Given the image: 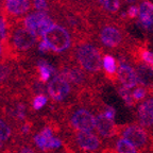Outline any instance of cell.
Here are the masks:
<instances>
[{
	"label": "cell",
	"instance_id": "obj_15",
	"mask_svg": "<svg viewBox=\"0 0 153 153\" xmlns=\"http://www.w3.org/2000/svg\"><path fill=\"white\" fill-rule=\"evenodd\" d=\"M15 136H16V131L13 128V126L3 117L2 115H0V139L3 143H7V145H9Z\"/></svg>",
	"mask_w": 153,
	"mask_h": 153
},
{
	"label": "cell",
	"instance_id": "obj_25",
	"mask_svg": "<svg viewBox=\"0 0 153 153\" xmlns=\"http://www.w3.org/2000/svg\"><path fill=\"white\" fill-rule=\"evenodd\" d=\"M103 114L105 115V117L108 118L111 120L115 119V116H116V110H115L113 106H110V105H106L105 108L103 110Z\"/></svg>",
	"mask_w": 153,
	"mask_h": 153
},
{
	"label": "cell",
	"instance_id": "obj_12",
	"mask_svg": "<svg viewBox=\"0 0 153 153\" xmlns=\"http://www.w3.org/2000/svg\"><path fill=\"white\" fill-rule=\"evenodd\" d=\"M139 22L143 29L153 32V3L148 0L139 5Z\"/></svg>",
	"mask_w": 153,
	"mask_h": 153
},
{
	"label": "cell",
	"instance_id": "obj_9",
	"mask_svg": "<svg viewBox=\"0 0 153 153\" xmlns=\"http://www.w3.org/2000/svg\"><path fill=\"white\" fill-rule=\"evenodd\" d=\"M61 76H63L65 79H67L70 82V84L78 86V87H83L87 84L86 74L82 71L80 68L74 66H64L61 69Z\"/></svg>",
	"mask_w": 153,
	"mask_h": 153
},
{
	"label": "cell",
	"instance_id": "obj_21",
	"mask_svg": "<svg viewBox=\"0 0 153 153\" xmlns=\"http://www.w3.org/2000/svg\"><path fill=\"white\" fill-rule=\"evenodd\" d=\"M47 103H48V98L45 95H37L32 98L31 102H30V106H31V110L33 112H38Z\"/></svg>",
	"mask_w": 153,
	"mask_h": 153
},
{
	"label": "cell",
	"instance_id": "obj_34",
	"mask_svg": "<svg viewBox=\"0 0 153 153\" xmlns=\"http://www.w3.org/2000/svg\"><path fill=\"white\" fill-rule=\"evenodd\" d=\"M0 54H1V45H0Z\"/></svg>",
	"mask_w": 153,
	"mask_h": 153
},
{
	"label": "cell",
	"instance_id": "obj_16",
	"mask_svg": "<svg viewBox=\"0 0 153 153\" xmlns=\"http://www.w3.org/2000/svg\"><path fill=\"white\" fill-rule=\"evenodd\" d=\"M102 66L108 79H111L112 81H116V79H117V69H118L116 59L113 55L105 54L102 59Z\"/></svg>",
	"mask_w": 153,
	"mask_h": 153
},
{
	"label": "cell",
	"instance_id": "obj_32",
	"mask_svg": "<svg viewBox=\"0 0 153 153\" xmlns=\"http://www.w3.org/2000/svg\"><path fill=\"white\" fill-rule=\"evenodd\" d=\"M39 153H43V152H41V151H39ZM49 153H57V150L56 151H53V152H49ZM59 153H65V152H64V150H62L61 152L59 151Z\"/></svg>",
	"mask_w": 153,
	"mask_h": 153
},
{
	"label": "cell",
	"instance_id": "obj_27",
	"mask_svg": "<svg viewBox=\"0 0 153 153\" xmlns=\"http://www.w3.org/2000/svg\"><path fill=\"white\" fill-rule=\"evenodd\" d=\"M34 7L38 11L44 12V10L47 9V2L46 0H34Z\"/></svg>",
	"mask_w": 153,
	"mask_h": 153
},
{
	"label": "cell",
	"instance_id": "obj_7",
	"mask_svg": "<svg viewBox=\"0 0 153 153\" xmlns=\"http://www.w3.org/2000/svg\"><path fill=\"white\" fill-rule=\"evenodd\" d=\"M117 80L126 88H134L138 85L136 71L124 59H119L117 69Z\"/></svg>",
	"mask_w": 153,
	"mask_h": 153
},
{
	"label": "cell",
	"instance_id": "obj_18",
	"mask_svg": "<svg viewBox=\"0 0 153 153\" xmlns=\"http://www.w3.org/2000/svg\"><path fill=\"white\" fill-rule=\"evenodd\" d=\"M37 71H38V80L42 83H46L50 79L52 74L55 71L54 68L46 61H39L37 64Z\"/></svg>",
	"mask_w": 153,
	"mask_h": 153
},
{
	"label": "cell",
	"instance_id": "obj_2",
	"mask_svg": "<svg viewBox=\"0 0 153 153\" xmlns=\"http://www.w3.org/2000/svg\"><path fill=\"white\" fill-rule=\"evenodd\" d=\"M43 41H45L50 50L54 52H64L71 45L69 32L60 25H53L43 35Z\"/></svg>",
	"mask_w": 153,
	"mask_h": 153
},
{
	"label": "cell",
	"instance_id": "obj_33",
	"mask_svg": "<svg viewBox=\"0 0 153 153\" xmlns=\"http://www.w3.org/2000/svg\"><path fill=\"white\" fill-rule=\"evenodd\" d=\"M126 2H135V1H137V0H124Z\"/></svg>",
	"mask_w": 153,
	"mask_h": 153
},
{
	"label": "cell",
	"instance_id": "obj_30",
	"mask_svg": "<svg viewBox=\"0 0 153 153\" xmlns=\"http://www.w3.org/2000/svg\"><path fill=\"white\" fill-rule=\"evenodd\" d=\"M7 143H3V141L1 140V139H0V152L4 151L5 149H7Z\"/></svg>",
	"mask_w": 153,
	"mask_h": 153
},
{
	"label": "cell",
	"instance_id": "obj_26",
	"mask_svg": "<svg viewBox=\"0 0 153 153\" xmlns=\"http://www.w3.org/2000/svg\"><path fill=\"white\" fill-rule=\"evenodd\" d=\"M127 15L129 18H135V17L139 16V7L136 5H131L128 10Z\"/></svg>",
	"mask_w": 153,
	"mask_h": 153
},
{
	"label": "cell",
	"instance_id": "obj_35",
	"mask_svg": "<svg viewBox=\"0 0 153 153\" xmlns=\"http://www.w3.org/2000/svg\"><path fill=\"white\" fill-rule=\"evenodd\" d=\"M9 1H14V0H7V2H9Z\"/></svg>",
	"mask_w": 153,
	"mask_h": 153
},
{
	"label": "cell",
	"instance_id": "obj_1",
	"mask_svg": "<svg viewBox=\"0 0 153 153\" xmlns=\"http://www.w3.org/2000/svg\"><path fill=\"white\" fill-rule=\"evenodd\" d=\"M76 59L80 66L89 74H98L102 66L101 53L94 45L83 43L78 46L76 50Z\"/></svg>",
	"mask_w": 153,
	"mask_h": 153
},
{
	"label": "cell",
	"instance_id": "obj_4",
	"mask_svg": "<svg viewBox=\"0 0 153 153\" xmlns=\"http://www.w3.org/2000/svg\"><path fill=\"white\" fill-rule=\"evenodd\" d=\"M24 22L25 28L27 30H29L35 36H42V37L53 25H55L52 22V19L48 16L47 13L42 12V11H37V12L29 14L25 18Z\"/></svg>",
	"mask_w": 153,
	"mask_h": 153
},
{
	"label": "cell",
	"instance_id": "obj_28",
	"mask_svg": "<svg viewBox=\"0 0 153 153\" xmlns=\"http://www.w3.org/2000/svg\"><path fill=\"white\" fill-rule=\"evenodd\" d=\"M0 37H7V25H5L4 19L2 17H0Z\"/></svg>",
	"mask_w": 153,
	"mask_h": 153
},
{
	"label": "cell",
	"instance_id": "obj_5",
	"mask_svg": "<svg viewBox=\"0 0 153 153\" xmlns=\"http://www.w3.org/2000/svg\"><path fill=\"white\" fill-rule=\"evenodd\" d=\"M99 38L103 46L108 48H118L124 44V36L122 30L116 25H104L99 31Z\"/></svg>",
	"mask_w": 153,
	"mask_h": 153
},
{
	"label": "cell",
	"instance_id": "obj_8",
	"mask_svg": "<svg viewBox=\"0 0 153 153\" xmlns=\"http://www.w3.org/2000/svg\"><path fill=\"white\" fill-rule=\"evenodd\" d=\"M96 130L103 138H112L119 133V129L114 123V120L105 117L103 112H99L96 115Z\"/></svg>",
	"mask_w": 153,
	"mask_h": 153
},
{
	"label": "cell",
	"instance_id": "obj_3",
	"mask_svg": "<svg viewBox=\"0 0 153 153\" xmlns=\"http://www.w3.org/2000/svg\"><path fill=\"white\" fill-rule=\"evenodd\" d=\"M47 93L52 103L65 104L66 100L71 94V84L61 74H57L49 82L47 86Z\"/></svg>",
	"mask_w": 153,
	"mask_h": 153
},
{
	"label": "cell",
	"instance_id": "obj_14",
	"mask_svg": "<svg viewBox=\"0 0 153 153\" xmlns=\"http://www.w3.org/2000/svg\"><path fill=\"white\" fill-rule=\"evenodd\" d=\"M7 146L12 149L13 153H39L32 139H25L15 136Z\"/></svg>",
	"mask_w": 153,
	"mask_h": 153
},
{
	"label": "cell",
	"instance_id": "obj_10",
	"mask_svg": "<svg viewBox=\"0 0 153 153\" xmlns=\"http://www.w3.org/2000/svg\"><path fill=\"white\" fill-rule=\"evenodd\" d=\"M35 38L36 36L33 33L25 29H18L14 32V38H13V42H14V46L16 47V49L18 50H28L35 43Z\"/></svg>",
	"mask_w": 153,
	"mask_h": 153
},
{
	"label": "cell",
	"instance_id": "obj_19",
	"mask_svg": "<svg viewBox=\"0 0 153 153\" xmlns=\"http://www.w3.org/2000/svg\"><path fill=\"white\" fill-rule=\"evenodd\" d=\"M116 152L117 153H137V148L134 145H132L130 141L124 138H118L116 140Z\"/></svg>",
	"mask_w": 153,
	"mask_h": 153
},
{
	"label": "cell",
	"instance_id": "obj_36",
	"mask_svg": "<svg viewBox=\"0 0 153 153\" xmlns=\"http://www.w3.org/2000/svg\"><path fill=\"white\" fill-rule=\"evenodd\" d=\"M0 153H1V152H0Z\"/></svg>",
	"mask_w": 153,
	"mask_h": 153
},
{
	"label": "cell",
	"instance_id": "obj_20",
	"mask_svg": "<svg viewBox=\"0 0 153 153\" xmlns=\"http://www.w3.org/2000/svg\"><path fill=\"white\" fill-rule=\"evenodd\" d=\"M97 1L100 7L108 13L115 14L120 9V0H97Z\"/></svg>",
	"mask_w": 153,
	"mask_h": 153
},
{
	"label": "cell",
	"instance_id": "obj_23",
	"mask_svg": "<svg viewBox=\"0 0 153 153\" xmlns=\"http://www.w3.org/2000/svg\"><path fill=\"white\" fill-rule=\"evenodd\" d=\"M138 53V57L140 59V61L143 63H145L148 66L153 67V52L152 51H149L148 49H145V48H139L137 50Z\"/></svg>",
	"mask_w": 153,
	"mask_h": 153
},
{
	"label": "cell",
	"instance_id": "obj_22",
	"mask_svg": "<svg viewBox=\"0 0 153 153\" xmlns=\"http://www.w3.org/2000/svg\"><path fill=\"white\" fill-rule=\"evenodd\" d=\"M118 93H119V96L121 97L122 100L124 101V103H126L128 106H130V108L134 106L135 101H134L133 96H132V91H130L129 88H126L123 86H120L119 88H118Z\"/></svg>",
	"mask_w": 153,
	"mask_h": 153
},
{
	"label": "cell",
	"instance_id": "obj_29",
	"mask_svg": "<svg viewBox=\"0 0 153 153\" xmlns=\"http://www.w3.org/2000/svg\"><path fill=\"white\" fill-rule=\"evenodd\" d=\"M38 50L41 51V52H47V51L50 50V48H49V46H48V44L46 43L45 41H42L39 42V44H38Z\"/></svg>",
	"mask_w": 153,
	"mask_h": 153
},
{
	"label": "cell",
	"instance_id": "obj_31",
	"mask_svg": "<svg viewBox=\"0 0 153 153\" xmlns=\"http://www.w3.org/2000/svg\"><path fill=\"white\" fill-rule=\"evenodd\" d=\"M1 153H13V151H12V149H11L9 146H7V149H5L4 151H2Z\"/></svg>",
	"mask_w": 153,
	"mask_h": 153
},
{
	"label": "cell",
	"instance_id": "obj_24",
	"mask_svg": "<svg viewBox=\"0 0 153 153\" xmlns=\"http://www.w3.org/2000/svg\"><path fill=\"white\" fill-rule=\"evenodd\" d=\"M132 96H133V99L135 102L137 101H140L143 100V99L146 98L147 96V89L143 86H139V87H135L134 91H132Z\"/></svg>",
	"mask_w": 153,
	"mask_h": 153
},
{
	"label": "cell",
	"instance_id": "obj_13",
	"mask_svg": "<svg viewBox=\"0 0 153 153\" xmlns=\"http://www.w3.org/2000/svg\"><path fill=\"white\" fill-rule=\"evenodd\" d=\"M135 71H136L138 84L152 88L153 87V67L148 66L143 62H136L135 64Z\"/></svg>",
	"mask_w": 153,
	"mask_h": 153
},
{
	"label": "cell",
	"instance_id": "obj_11",
	"mask_svg": "<svg viewBox=\"0 0 153 153\" xmlns=\"http://www.w3.org/2000/svg\"><path fill=\"white\" fill-rule=\"evenodd\" d=\"M139 123L141 127L151 128L153 126V97L145 100L137 110Z\"/></svg>",
	"mask_w": 153,
	"mask_h": 153
},
{
	"label": "cell",
	"instance_id": "obj_6",
	"mask_svg": "<svg viewBox=\"0 0 153 153\" xmlns=\"http://www.w3.org/2000/svg\"><path fill=\"white\" fill-rule=\"evenodd\" d=\"M122 138L134 145L137 149H143L148 143V133L139 124H128L119 129Z\"/></svg>",
	"mask_w": 153,
	"mask_h": 153
},
{
	"label": "cell",
	"instance_id": "obj_17",
	"mask_svg": "<svg viewBox=\"0 0 153 153\" xmlns=\"http://www.w3.org/2000/svg\"><path fill=\"white\" fill-rule=\"evenodd\" d=\"M7 12L12 15H22L28 12L30 7L29 0H14V1H9L5 4Z\"/></svg>",
	"mask_w": 153,
	"mask_h": 153
}]
</instances>
